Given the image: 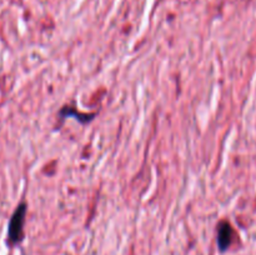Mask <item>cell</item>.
<instances>
[{"instance_id":"obj_1","label":"cell","mask_w":256,"mask_h":255,"mask_svg":"<svg viewBox=\"0 0 256 255\" xmlns=\"http://www.w3.org/2000/svg\"><path fill=\"white\" fill-rule=\"evenodd\" d=\"M25 214H26V205L22 202L12 214L9 222V230H8V242L10 245H16L24 238V222Z\"/></svg>"},{"instance_id":"obj_2","label":"cell","mask_w":256,"mask_h":255,"mask_svg":"<svg viewBox=\"0 0 256 255\" xmlns=\"http://www.w3.org/2000/svg\"><path fill=\"white\" fill-rule=\"evenodd\" d=\"M234 239V229L228 222H222L218 226V245L222 252L229 249Z\"/></svg>"}]
</instances>
